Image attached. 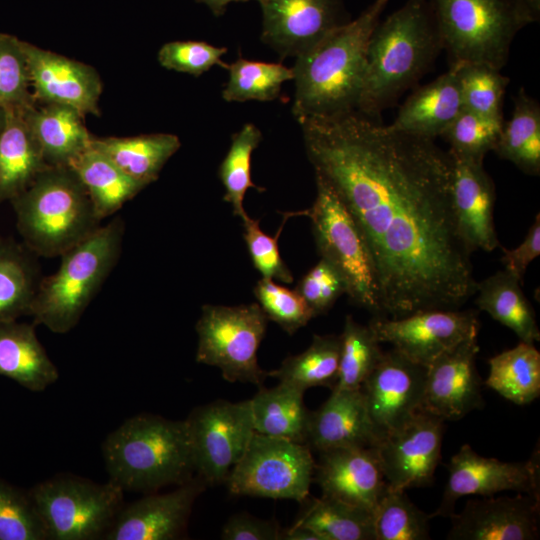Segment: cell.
Here are the masks:
<instances>
[{
	"instance_id": "4fadbf2b",
	"label": "cell",
	"mask_w": 540,
	"mask_h": 540,
	"mask_svg": "<svg viewBox=\"0 0 540 540\" xmlns=\"http://www.w3.org/2000/svg\"><path fill=\"white\" fill-rule=\"evenodd\" d=\"M368 325L379 343L391 344L425 367L480 328L476 311L458 309L425 310L401 318L374 316Z\"/></svg>"
},
{
	"instance_id": "6da1fadb",
	"label": "cell",
	"mask_w": 540,
	"mask_h": 540,
	"mask_svg": "<svg viewBox=\"0 0 540 540\" xmlns=\"http://www.w3.org/2000/svg\"><path fill=\"white\" fill-rule=\"evenodd\" d=\"M300 125L315 176L365 239L382 316L459 309L475 294L473 252L453 208L449 151L358 112Z\"/></svg>"
},
{
	"instance_id": "f6af8a7d",
	"label": "cell",
	"mask_w": 540,
	"mask_h": 540,
	"mask_svg": "<svg viewBox=\"0 0 540 540\" xmlns=\"http://www.w3.org/2000/svg\"><path fill=\"white\" fill-rule=\"evenodd\" d=\"M43 521L30 496L0 479V540H46Z\"/></svg>"
},
{
	"instance_id": "7a4b0ae2",
	"label": "cell",
	"mask_w": 540,
	"mask_h": 540,
	"mask_svg": "<svg viewBox=\"0 0 540 540\" xmlns=\"http://www.w3.org/2000/svg\"><path fill=\"white\" fill-rule=\"evenodd\" d=\"M390 1L375 0L295 58L292 112L299 124L357 112L368 42Z\"/></svg>"
},
{
	"instance_id": "603a6c76",
	"label": "cell",
	"mask_w": 540,
	"mask_h": 540,
	"mask_svg": "<svg viewBox=\"0 0 540 540\" xmlns=\"http://www.w3.org/2000/svg\"><path fill=\"white\" fill-rule=\"evenodd\" d=\"M449 153L453 162V208L460 234L472 252H491L500 247L493 219L494 183L483 162Z\"/></svg>"
},
{
	"instance_id": "e575fe53",
	"label": "cell",
	"mask_w": 540,
	"mask_h": 540,
	"mask_svg": "<svg viewBox=\"0 0 540 540\" xmlns=\"http://www.w3.org/2000/svg\"><path fill=\"white\" fill-rule=\"evenodd\" d=\"M485 384L505 399L526 405L540 395V353L534 344L521 342L489 360Z\"/></svg>"
},
{
	"instance_id": "ba28073f",
	"label": "cell",
	"mask_w": 540,
	"mask_h": 540,
	"mask_svg": "<svg viewBox=\"0 0 540 540\" xmlns=\"http://www.w3.org/2000/svg\"><path fill=\"white\" fill-rule=\"evenodd\" d=\"M315 179V200L302 213L311 221L317 250L344 279L350 301L382 316L377 277L365 239L332 188L320 177Z\"/></svg>"
},
{
	"instance_id": "11a10c76",
	"label": "cell",
	"mask_w": 540,
	"mask_h": 540,
	"mask_svg": "<svg viewBox=\"0 0 540 540\" xmlns=\"http://www.w3.org/2000/svg\"><path fill=\"white\" fill-rule=\"evenodd\" d=\"M7 117H8V111L2 106H0V132L3 130V128L6 125Z\"/></svg>"
},
{
	"instance_id": "ee69618b",
	"label": "cell",
	"mask_w": 540,
	"mask_h": 540,
	"mask_svg": "<svg viewBox=\"0 0 540 540\" xmlns=\"http://www.w3.org/2000/svg\"><path fill=\"white\" fill-rule=\"evenodd\" d=\"M35 103L23 41L0 33V106L7 111H25Z\"/></svg>"
},
{
	"instance_id": "db71d44e",
	"label": "cell",
	"mask_w": 540,
	"mask_h": 540,
	"mask_svg": "<svg viewBox=\"0 0 540 540\" xmlns=\"http://www.w3.org/2000/svg\"><path fill=\"white\" fill-rule=\"evenodd\" d=\"M534 17L537 19L540 13V0H523Z\"/></svg>"
},
{
	"instance_id": "4dcf8cb0",
	"label": "cell",
	"mask_w": 540,
	"mask_h": 540,
	"mask_svg": "<svg viewBox=\"0 0 540 540\" xmlns=\"http://www.w3.org/2000/svg\"><path fill=\"white\" fill-rule=\"evenodd\" d=\"M520 283L505 269L498 271L477 282L475 303L479 310L512 330L521 342L534 344L540 341V331Z\"/></svg>"
},
{
	"instance_id": "c3c4849f",
	"label": "cell",
	"mask_w": 540,
	"mask_h": 540,
	"mask_svg": "<svg viewBox=\"0 0 540 540\" xmlns=\"http://www.w3.org/2000/svg\"><path fill=\"white\" fill-rule=\"evenodd\" d=\"M287 217L288 215L282 221L275 236L266 234L260 228L259 220L252 219L250 216L243 220L242 223L244 229L243 238L255 269L264 278L289 284L293 282V275L280 255L278 244Z\"/></svg>"
},
{
	"instance_id": "7dc6e473",
	"label": "cell",
	"mask_w": 540,
	"mask_h": 540,
	"mask_svg": "<svg viewBox=\"0 0 540 540\" xmlns=\"http://www.w3.org/2000/svg\"><path fill=\"white\" fill-rule=\"evenodd\" d=\"M225 47H217L203 41H171L163 44L158 51V62L168 70L187 73L199 77L219 65L227 69L222 61Z\"/></svg>"
},
{
	"instance_id": "60d3db41",
	"label": "cell",
	"mask_w": 540,
	"mask_h": 540,
	"mask_svg": "<svg viewBox=\"0 0 540 540\" xmlns=\"http://www.w3.org/2000/svg\"><path fill=\"white\" fill-rule=\"evenodd\" d=\"M431 518L408 498L406 491L387 486L373 512L375 540L430 539Z\"/></svg>"
},
{
	"instance_id": "74e56055",
	"label": "cell",
	"mask_w": 540,
	"mask_h": 540,
	"mask_svg": "<svg viewBox=\"0 0 540 540\" xmlns=\"http://www.w3.org/2000/svg\"><path fill=\"white\" fill-rule=\"evenodd\" d=\"M261 140L262 133L256 125L244 124L232 135L229 150L218 170L219 179L225 190L223 200L232 206L234 215L242 221L249 217L243 204L248 189L264 191V188L257 186L251 178L252 153Z\"/></svg>"
},
{
	"instance_id": "d590c367",
	"label": "cell",
	"mask_w": 540,
	"mask_h": 540,
	"mask_svg": "<svg viewBox=\"0 0 540 540\" xmlns=\"http://www.w3.org/2000/svg\"><path fill=\"white\" fill-rule=\"evenodd\" d=\"M32 253L11 239H0V322L30 315L40 280Z\"/></svg>"
},
{
	"instance_id": "bcb514c9",
	"label": "cell",
	"mask_w": 540,
	"mask_h": 540,
	"mask_svg": "<svg viewBox=\"0 0 540 540\" xmlns=\"http://www.w3.org/2000/svg\"><path fill=\"white\" fill-rule=\"evenodd\" d=\"M254 296L268 320L278 324L289 335L304 327L314 313L296 290L262 277L254 286Z\"/></svg>"
},
{
	"instance_id": "5bb4252c",
	"label": "cell",
	"mask_w": 540,
	"mask_h": 540,
	"mask_svg": "<svg viewBox=\"0 0 540 540\" xmlns=\"http://www.w3.org/2000/svg\"><path fill=\"white\" fill-rule=\"evenodd\" d=\"M444 421L420 410L378 439L375 449L388 488L407 491L433 483L441 460Z\"/></svg>"
},
{
	"instance_id": "52a82bcc",
	"label": "cell",
	"mask_w": 540,
	"mask_h": 540,
	"mask_svg": "<svg viewBox=\"0 0 540 540\" xmlns=\"http://www.w3.org/2000/svg\"><path fill=\"white\" fill-rule=\"evenodd\" d=\"M451 65L505 66L516 34L536 18L523 0H431Z\"/></svg>"
},
{
	"instance_id": "816d5d0a",
	"label": "cell",
	"mask_w": 540,
	"mask_h": 540,
	"mask_svg": "<svg viewBox=\"0 0 540 540\" xmlns=\"http://www.w3.org/2000/svg\"><path fill=\"white\" fill-rule=\"evenodd\" d=\"M501 247V246H500ZM505 270L522 282L528 265L540 254V215L535 216L522 243L514 249L501 247Z\"/></svg>"
},
{
	"instance_id": "7402d4cb",
	"label": "cell",
	"mask_w": 540,
	"mask_h": 540,
	"mask_svg": "<svg viewBox=\"0 0 540 540\" xmlns=\"http://www.w3.org/2000/svg\"><path fill=\"white\" fill-rule=\"evenodd\" d=\"M314 480L322 494L373 514L387 488L375 446H348L319 452Z\"/></svg>"
},
{
	"instance_id": "f907efd6",
	"label": "cell",
	"mask_w": 540,
	"mask_h": 540,
	"mask_svg": "<svg viewBox=\"0 0 540 540\" xmlns=\"http://www.w3.org/2000/svg\"><path fill=\"white\" fill-rule=\"evenodd\" d=\"M283 529L277 521L263 520L247 513L233 515L224 524V540H281Z\"/></svg>"
},
{
	"instance_id": "44dd1931",
	"label": "cell",
	"mask_w": 540,
	"mask_h": 540,
	"mask_svg": "<svg viewBox=\"0 0 540 540\" xmlns=\"http://www.w3.org/2000/svg\"><path fill=\"white\" fill-rule=\"evenodd\" d=\"M206 483L197 475L163 494H150L122 507L105 533L107 540H173L180 538L195 500Z\"/></svg>"
},
{
	"instance_id": "1f68e13d",
	"label": "cell",
	"mask_w": 540,
	"mask_h": 540,
	"mask_svg": "<svg viewBox=\"0 0 540 540\" xmlns=\"http://www.w3.org/2000/svg\"><path fill=\"white\" fill-rule=\"evenodd\" d=\"M303 395L304 391L281 382L270 389L259 387L250 399L254 431L305 444L310 411Z\"/></svg>"
},
{
	"instance_id": "7bdbcfd3",
	"label": "cell",
	"mask_w": 540,
	"mask_h": 540,
	"mask_svg": "<svg viewBox=\"0 0 540 540\" xmlns=\"http://www.w3.org/2000/svg\"><path fill=\"white\" fill-rule=\"evenodd\" d=\"M503 123L462 108L441 137L450 145L452 154L483 162L485 155L494 151Z\"/></svg>"
},
{
	"instance_id": "d4e9b609",
	"label": "cell",
	"mask_w": 540,
	"mask_h": 540,
	"mask_svg": "<svg viewBox=\"0 0 540 540\" xmlns=\"http://www.w3.org/2000/svg\"><path fill=\"white\" fill-rule=\"evenodd\" d=\"M462 109L458 68L418 88L404 102L390 129L429 139L444 132Z\"/></svg>"
},
{
	"instance_id": "7c38bea8",
	"label": "cell",
	"mask_w": 540,
	"mask_h": 540,
	"mask_svg": "<svg viewBox=\"0 0 540 540\" xmlns=\"http://www.w3.org/2000/svg\"><path fill=\"white\" fill-rule=\"evenodd\" d=\"M195 472L207 486L225 483L254 434L250 400H217L195 408L185 420Z\"/></svg>"
},
{
	"instance_id": "e0dca14e",
	"label": "cell",
	"mask_w": 540,
	"mask_h": 540,
	"mask_svg": "<svg viewBox=\"0 0 540 540\" xmlns=\"http://www.w3.org/2000/svg\"><path fill=\"white\" fill-rule=\"evenodd\" d=\"M261 40L282 58L306 53L343 20L340 0H258Z\"/></svg>"
},
{
	"instance_id": "f5cc1de1",
	"label": "cell",
	"mask_w": 540,
	"mask_h": 540,
	"mask_svg": "<svg viewBox=\"0 0 540 540\" xmlns=\"http://www.w3.org/2000/svg\"><path fill=\"white\" fill-rule=\"evenodd\" d=\"M197 3L205 4L215 16L225 13L227 6L235 2H248L252 0H195ZM258 1V0H255Z\"/></svg>"
},
{
	"instance_id": "f35d334b",
	"label": "cell",
	"mask_w": 540,
	"mask_h": 540,
	"mask_svg": "<svg viewBox=\"0 0 540 540\" xmlns=\"http://www.w3.org/2000/svg\"><path fill=\"white\" fill-rule=\"evenodd\" d=\"M339 336V371L332 390L360 389L384 352L369 325L357 323L351 315L346 316Z\"/></svg>"
},
{
	"instance_id": "83f0119b",
	"label": "cell",
	"mask_w": 540,
	"mask_h": 540,
	"mask_svg": "<svg viewBox=\"0 0 540 540\" xmlns=\"http://www.w3.org/2000/svg\"><path fill=\"white\" fill-rule=\"evenodd\" d=\"M49 165L31 133L24 111H8L0 132V203L11 201Z\"/></svg>"
},
{
	"instance_id": "b9f144b4",
	"label": "cell",
	"mask_w": 540,
	"mask_h": 540,
	"mask_svg": "<svg viewBox=\"0 0 540 540\" xmlns=\"http://www.w3.org/2000/svg\"><path fill=\"white\" fill-rule=\"evenodd\" d=\"M451 66V65H450ZM460 77L462 108L503 120L502 106L509 78L484 64H455Z\"/></svg>"
},
{
	"instance_id": "8992f818",
	"label": "cell",
	"mask_w": 540,
	"mask_h": 540,
	"mask_svg": "<svg viewBox=\"0 0 540 540\" xmlns=\"http://www.w3.org/2000/svg\"><path fill=\"white\" fill-rule=\"evenodd\" d=\"M124 221L115 217L64 252L59 268L42 278L32 304L34 324L64 334L81 319L119 259Z\"/></svg>"
},
{
	"instance_id": "5b68a950",
	"label": "cell",
	"mask_w": 540,
	"mask_h": 540,
	"mask_svg": "<svg viewBox=\"0 0 540 540\" xmlns=\"http://www.w3.org/2000/svg\"><path fill=\"white\" fill-rule=\"evenodd\" d=\"M23 244L33 254L61 256L97 228L90 197L69 166H48L10 201Z\"/></svg>"
},
{
	"instance_id": "4316f807",
	"label": "cell",
	"mask_w": 540,
	"mask_h": 540,
	"mask_svg": "<svg viewBox=\"0 0 540 540\" xmlns=\"http://www.w3.org/2000/svg\"><path fill=\"white\" fill-rule=\"evenodd\" d=\"M0 375L33 392L44 391L58 380V370L33 325L0 322Z\"/></svg>"
},
{
	"instance_id": "8d00e7d4",
	"label": "cell",
	"mask_w": 540,
	"mask_h": 540,
	"mask_svg": "<svg viewBox=\"0 0 540 540\" xmlns=\"http://www.w3.org/2000/svg\"><path fill=\"white\" fill-rule=\"evenodd\" d=\"M340 360L339 335H313L310 346L300 354L285 358L267 376L302 391L316 386L331 390L336 384Z\"/></svg>"
},
{
	"instance_id": "ac0fdd59",
	"label": "cell",
	"mask_w": 540,
	"mask_h": 540,
	"mask_svg": "<svg viewBox=\"0 0 540 540\" xmlns=\"http://www.w3.org/2000/svg\"><path fill=\"white\" fill-rule=\"evenodd\" d=\"M477 335L465 338L426 367L422 410L443 420H458L482 407Z\"/></svg>"
},
{
	"instance_id": "8fae6325",
	"label": "cell",
	"mask_w": 540,
	"mask_h": 540,
	"mask_svg": "<svg viewBox=\"0 0 540 540\" xmlns=\"http://www.w3.org/2000/svg\"><path fill=\"white\" fill-rule=\"evenodd\" d=\"M315 464L306 444L254 432L225 483L236 496L302 503L310 496Z\"/></svg>"
},
{
	"instance_id": "30bf717a",
	"label": "cell",
	"mask_w": 540,
	"mask_h": 540,
	"mask_svg": "<svg viewBox=\"0 0 540 540\" xmlns=\"http://www.w3.org/2000/svg\"><path fill=\"white\" fill-rule=\"evenodd\" d=\"M123 490L112 481L98 484L59 476L36 485L30 496L47 539L92 540L104 536L123 507Z\"/></svg>"
},
{
	"instance_id": "2e32d148",
	"label": "cell",
	"mask_w": 540,
	"mask_h": 540,
	"mask_svg": "<svg viewBox=\"0 0 540 540\" xmlns=\"http://www.w3.org/2000/svg\"><path fill=\"white\" fill-rule=\"evenodd\" d=\"M426 367L392 348L361 386L377 438L401 427L422 410Z\"/></svg>"
},
{
	"instance_id": "3957f363",
	"label": "cell",
	"mask_w": 540,
	"mask_h": 540,
	"mask_svg": "<svg viewBox=\"0 0 540 540\" xmlns=\"http://www.w3.org/2000/svg\"><path fill=\"white\" fill-rule=\"evenodd\" d=\"M426 0H409L379 22L367 47L357 112L376 121L415 83L441 51Z\"/></svg>"
},
{
	"instance_id": "9c48e42d",
	"label": "cell",
	"mask_w": 540,
	"mask_h": 540,
	"mask_svg": "<svg viewBox=\"0 0 540 540\" xmlns=\"http://www.w3.org/2000/svg\"><path fill=\"white\" fill-rule=\"evenodd\" d=\"M267 321L258 303L203 305L196 324V361L218 368L228 382L263 386L268 376L258 364L257 351Z\"/></svg>"
},
{
	"instance_id": "ffe728a7",
	"label": "cell",
	"mask_w": 540,
	"mask_h": 540,
	"mask_svg": "<svg viewBox=\"0 0 540 540\" xmlns=\"http://www.w3.org/2000/svg\"><path fill=\"white\" fill-rule=\"evenodd\" d=\"M449 518L447 539L535 540L540 535V497L517 492L515 496L471 499Z\"/></svg>"
},
{
	"instance_id": "836d02e7",
	"label": "cell",
	"mask_w": 540,
	"mask_h": 540,
	"mask_svg": "<svg viewBox=\"0 0 540 540\" xmlns=\"http://www.w3.org/2000/svg\"><path fill=\"white\" fill-rule=\"evenodd\" d=\"M528 175L540 173V106L521 88L514 97V108L494 149Z\"/></svg>"
},
{
	"instance_id": "d6a6232c",
	"label": "cell",
	"mask_w": 540,
	"mask_h": 540,
	"mask_svg": "<svg viewBox=\"0 0 540 540\" xmlns=\"http://www.w3.org/2000/svg\"><path fill=\"white\" fill-rule=\"evenodd\" d=\"M293 526L313 531L320 540H375L373 514L322 494L308 497Z\"/></svg>"
},
{
	"instance_id": "484cf974",
	"label": "cell",
	"mask_w": 540,
	"mask_h": 540,
	"mask_svg": "<svg viewBox=\"0 0 540 540\" xmlns=\"http://www.w3.org/2000/svg\"><path fill=\"white\" fill-rule=\"evenodd\" d=\"M24 118L49 166H68L91 144L85 116L73 107L35 103L24 111Z\"/></svg>"
},
{
	"instance_id": "ab89813d",
	"label": "cell",
	"mask_w": 540,
	"mask_h": 540,
	"mask_svg": "<svg viewBox=\"0 0 540 540\" xmlns=\"http://www.w3.org/2000/svg\"><path fill=\"white\" fill-rule=\"evenodd\" d=\"M229 79L222 98L227 102L276 99L284 82L293 80V69L281 63L252 61L239 57L228 65Z\"/></svg>"
},
{
	"instance_id": "277c9868",
	"label": "cell",
	"mask_w": 540,
	"mask_h": 540,
	"mask_svg": "<svg viewBox=\"0 0 540 540\" xmlns=\"http://www.w3.org/2000/svg\"><path fill=\"white\" fill-rule=\"evenodd\" d=\"M110 481L123 491L152 493L194 477L186 421L139 414L127 419L103 443Z\"/></svg>"
},
{
	"instance_id": "681fc988",
	"label": "cell",
	"mask_w": 540,
	"mask_h": 540,
	"mask_svg": "<svg viewBox=\"0 0 540 540\" xmlns=\"http://www.w3.org/2000/svg\"><path fill=\"white\" fill-rule=\"evenodd\" d=\"M295 290L310 307L315 317L331 309L346 294L340 273L326 260H320L299 280Z\"/></svg>"
},
{
	"instance_id": "cb8c5ba5",
	"label": "cell",
	"mask_w": 540,
	"mask_h": 540,
	"mask_svg": "<svg viewBox=\"0 0 540 540\" xmlns=\"http://www.w3.org/2000/svg\"><path fill=\"white\" fill-rule=\"evenodd\" d=\"M377 441L361 389L332 390L317 410L310 411L305 444L311 450L375 446Z\"/></svg>"
},
{
	"instance_id": "f1b7e54d",
	"label": "cell",
	"mask_w": 540,
	"mask_h": 540,
	"mask_svg": "<svg viewBox=\"0 0 540 540\" xmlns=\"http://www.w3.org/2000/svg\"><path fill=\"white\" fill-rule=\"evenodd\" d=\"M91 145L124 173L148 186L158 179L167 161L181 146L178 136L152 133L131 137H92Z\"/></svg>"
},
{
	"instance_id": "d6986e66",
	"label": "cell",
	"mask_w": 540,
	"mask_h": 540,
	"mask_svg": "<svg viewBox=\"0 0 540 540\" xmlns=\"http://www.w3.org/2000/svg\"><path fill=\"white\" fill-rule=\"evenodd\" d=\"M23 49L36 103L67 105L84 116L101 114L103 84L94 67L26 41Z\"/></svg>"
},
{
	"instance_id": "f546056e",
	"label": "cell",
	"mask_w": 540,
	"mask_h": 540,
	"mask_svg": "<svg viewBox=\"0 0 540 540\" xmlns=\"http://www.w3.org/2000/svg\"><path fill=\"white\" fill-rule=\"evenodd\" d=\"M68 166L84 185L101 220L116 213L146 187L91 144Z\"/></svg>"
},
{
	"instance_id": "9a60e30c",
	"label": "cell",
	"mask_w": 540,
	"mask_h": 540,
	"mask_svg": "<svg viewBox=\"0 0 540 540\" xmlns=\"http://www.w3.org/2000/svg\"><path fill=\"white\" fill-rule=\"evenodd\" d=\"M502 491L529 493L540 497L539 449L525 462H503L477 454L464 444L448 464V479L441 502L431 514L450 517L464 496H493Z\"/></svg>"
}]
</instances>
